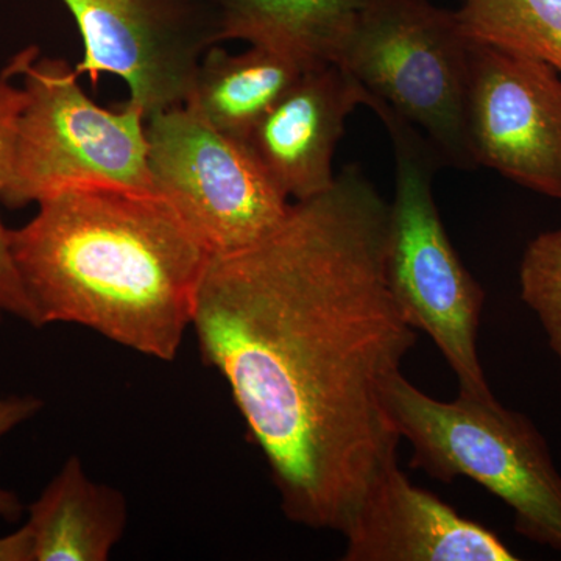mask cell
I'll list each match as a JSON object with an SVG mask.
<instances>
[{
	"mask_svg": "<svg viewBox=\"0 0 561 561\" xmlns=\"http://www.w3.org/2000/svg\"><path fill=\"white\" fill-rule=\"evenodd\" d=\"M390 203L356 165L260 241L210 254L192 328L267 461L280 508L346 529L401 437L383 401L419 334L387 279Z\"/></svg>",
	"mask_w": 561,
	"mask_h": 561,
	"instance_id": "6da1fadb",
	"label": "cell"
},
{
	"mask_svg": "<svg viewBox=\"0 0 561 561\" xmlns=\"http://www.w3.org/2000/svg\"><path fill=\"white\" fill-rule=\"evenodd\" d=\"M39 328L70 323L172 362L210 253L161 195L76 187L9 230Z\"/></svg>",
	"mask_w": 561,
	"mask_h": 561,
	"instance_id": "7a4b0ae2",
	"label": "cell"
},
{
	"mask_svg": "<svg viewBox=\"0 0 561 561\" xmlns=\"http://www.w3.org/2000/svg\"><path fill=\"white\" fill-rule=\"evenodd\" d=\"M411 467L443 483L468 478L500 497L522 537L561 552V474L529 416L496 398L435 400L398 373L383 394Z\"/></svg>",
	"mask_w": 561,
	"mask_h": 561,
	"instance_id": "3957f363",
	"label": "cell"
},
{
	"mask_svg": "<svg viewBox=\"0 0 561 561\" xmlns=\"http://www.w3.org/2000/svg\"><path fill=\"white\" fill-rule=\"evenodd\" d=\"M3 72L22 77L25 94L3 205L24 208L90 186L157 194L142 106L128 101L117 111L102 108L84 94L76 68L39 58L35 46L14 55Z\"/></svg>",
	"mask_w": 561,
	"mask_h": 561,
	"instance_id": "277c9868",
	"label": "cell"
},
{
	"mask_svg": "<svg viewBox=\"0 0 561 561\" xmlns=\"http://www.w3.org/2000/svg\"><path fill=\"white\" fill-rule=\"evenodd\" d=\"M335 65L367 91L368 108L415 128L440 164L478 168L468 135L471 39L456 11L431 0H368Z\"/></svg>",
	"mask_w": 561,
	"mask_h": 561,
	"instance_id": "5b68a950",
	"label": "cell"
},
{
	"mask_svg": "<svg viewBox=\"0 0 561 561\" xmlns=\"http://www.w3.org/2000/svg\"><path fill=\"white\" fill-rule=\"evenodd\" d=\"M394 150V195L387 238V279L402 316L432 339L459 382V393L494 397L478 335L485 291L468 272L438 213L432 179L440 161L400 117L379 111Z\"/></svg>",
	"mask_w": 561,
	"mask_h": 561,
	"instance_id": "8992f818",
	"label": "cell"
},
{
	"mask_svg": "<svg viewBox=\"0 0 561 561\" xmlns=\"http://www.w3.org/2000/svg\"><path fill=\"white\" fill-rule=\"evenodd\" d=\"M146 133L154 191L210 254L249 247L286 217L291 202L249 146L191 106L150 114Z\"/></svg>",
	"mask_w": 561,
	"mask_h": 561,
	"instance_id": "52a82bcc",
	"label": "cell"
},
{
	"mask_svg": "<svg viewBox=\"0 0 561 561\" xmlns=\"http://www.w3.org/2000/svg\"><path fill=\"white\" fill-rule=\"evenodd\" d=\"M70 11L83 58L76 72L127 83L147 116L184 105L203 57L219 44L216 0H60Z\"/></svg>",
	"mask_w": 561,
	"mask_h": 561,
	"instance_id": "ba28073f",
	"label": "cell"
},
{
	"mask_svg": "<svg viewBox=\"0 0 561 561\" xmlns=\"http://www.w3.org/2000/svg\"><path fill=\"white\" fill-rule=\"evenodd\" d=\"M468 135L476 164L561 202V73L471 41Z\"/></svg>",
	"mask_w": 561,
	"mask_h": 561,
	"instance_id": "9c48e42d",
	"label": "cell"
},
{
	"mask_svg": "<svg viewBox=\"0 0 561 561\" xmlns=\"http://www.w3.org/2000/svg\"><path fill=\"white\" fill-rule=\"evenodd\" d=\"M343 561H515L489 527L461 516L394 463L371 483L348 526Z\"/></svg>",
	"mask_w": 561,
	"mask_h": 561,
	"instance_id": "30bf717a",
	"label": "cell"
},
{
	"mask_svg": "<svg viewBox=\"0 0 561 561\" xmlns=\"http://www.w3.org/2000/svg\"><path fill=\"white\" fill-rule=\"evenodd\" d=\"M368 102L341 66L306 69L243 142L287 201H306L334 184L332 158L345 122Z\"/></svg>",
	"mask_w": 561,
	"mask_h": 561,
	"instance_id": "8fae6325",
	"label": "cell"
},
{
	"mask_svg": "<svg viewBox=\"0 0 561 561\" xmlns=\"http://www.w3.org/2000/svg\"><path fill=\"white\" fill-rule=\"evenodd\" d=\"M122 491L92 481L70 456L28 507L33 561H105L127 529Z\"/></svg>",
	"mask_w": 561,
	"mask_h": 561,
	"instance_id": "7c38bea8",
	"label": "cell"
},
{
	"mask_svg": "<svg viewBox=\"0 0 561 561\" xmlns=\"http://www.w3.org/2000/svg\"><path fill=\"white\" fill-rule=\"evenodd\" d=\"M368 0H217L219 43L284 51L306 69L335 65Z\"/></svg>",
	"mask_w": 561,
	"mask_h": 561,
	"instance_id": "4fadbf2b",
	"label": "cell"
},
{
	"mask_svg": "<svg viewBox=\"0 0 561 561\" xmlns=\"http://www.w3.org/2000/svg\"><path fill=\"white\" fill-rule=\"evenodd\" d=\"M305 70L300 61L272 47L250 44L232 55L214 46L203 57L184 105L217 130L245 140Z\"/></svg>",
	"mask_w": 561,
	"mask_h": 561,
	"instance_id": "5bb4252c",
	"label": "cell"
},
{
	"mask_svg": "<svg viewBox=\"0 0 561 561\" xmlns=\"http://www.w3.org/2000/svg\"><path fill=\"white\" fill-rule=\"evenodd\" d=\"M456 13L474 43L537 58L561 73V0H463Z\"/></svg>",
	"mask_w": 561,
	"mask_h": 561,
	"instance_id": "9a60e30c",
	"label": "cell"
},
{
	"mask_svg": "<svg viewBox=\"0 0 561 561\" xmlns=\"http://www.w3.org/2000/svg\"><path fill=\"white\" fill-rule=\"evenodd\" d=\"M519 290L561 367V228L541 232L526 247L519 265Z\"/></svg>",
	"mask_w": 561,
	"mask_h": 561,
	"instance_id": "2e32d148",
	"label": "cell"
},
{
	"mask_svg": "<svg viewBox=\"0 0 561 561\" xmlns=\"http://www.w3.org/2000/svg\"><path fill=\"white\" fill-rule=\"evenodd\" d=\"M22 88L11 83V77L0 73V202L13 162L14 133L18 117L24 106ZM0 311L11 313L33 328H39L38 316L33 308L20 272L14 264L9 243V228L0 220Z\"/></svg>",
	"mask_w": 561,
	"mask_h": 561,
	"instance_id": "e0dca14e",
	"label": "cell"
},
{
	"mask_svg": "<svg viewBox=\"0 0 561 561\" xmlns=\"http://www.w3.org/2000/svg\"><path fill=\"white\" fill-rule=\"evenodd\" d=\"M43 405V401L33 394H9L0 398V438L38 415ZM21 513L20 497L13 491L0 489V518L16 522Z\"/></svg>",
	"mask_w": 561,
	"mask_h": 561,
	"instance_id": "ac0fdd59",
	"label": "cell"
},
{
	"mask_svg": "<svg viewBox=\"0 0 561 561\" xmlns=\"http://www.w3.org/2000/svg\"><path fill=\"white\" fill-rule=\"evenodd\" d=\"M0 561H33V541L27 524L13 534L0 537Z\"/></svg>",
	"mask_w": 561,
	"mask_h": 561,
	"instance_id": "d6986e66",
	"label": "cell"
},
{
	"mask_svg": "<svg viewBox=\"0 0 561 561\" xmlns=\"http://www.w3.org/2000/svg\"><path fill=\"white\" fill-rule=\"evenodd\" d=\"M2 316H3V312L0 311V323H2Z\"/></svg>",
	"mask_w": 561,
	"mask_h": 561,
	"instance_id": "ffe728a7",
	"label": "cell"
},
{
	"mask_svg": "<svg viewBox=\"0 0 561 561\" xmlns=\"http://www.w3.org/2000/svg\"><path fill=\"white\" fill-rule=\"evenodd\" d=\"M216 2H217V0H216Z\"/></svg>",
	"mask_w": 561,
	"mask_h": 561,
	"instance_id": "44dd1931",
	"label": "cell"
}]
</instances>
